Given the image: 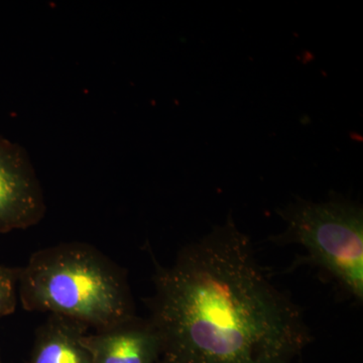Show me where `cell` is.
I'll use <instances>...</instances> for the list:
<instances>
[{
  "instance_id": "6da1fadb",
  "label": "cell",
  "mask_w": 363,
  "mask_h": 363,
  "mask_svg": "<svg viewBox=\"0 0 363 363\" xmlns=\"http://www.w3.org/2000/svg\"><path fill=\"white\" fill-rule=\"evenodd\" d=\"M147 318L159 363H294L312 342L304 313L272 283L233 215L155 264Z\"/></svg>"
},
{
  "instance_id": "7a4b0ae2",
  "label": "cell",
  "mask_w": 363,
  "mask_h": 363,
  "mask_svg": "<svg viewBox=\"0 0 363 363\" xmlns=\"http://www.w3.org/2000/svg\"><path fill=\"white\" fill-rule=\"evenodd\" d=\"M18 293L26 311L68 318L94 331L136 316L126 272L77 241L33 253L20 267Z\"/></svg>"
},
{
  "instance_id": "3957f363",
  "label": "cell",
  "mask_w": 363,
  "mask_h": 363,
  "mask_svg": "<svg viewBox=\"0 0 363 363\" xmlns=\"http://www.w3.org/2000/svg\"><path fill=\"white\" fill-rule=\"evenodd\" d=\"M278 214L286 228L276 240L296 243L312 266L333 281L344 297L363 302V208L334 194L328 201L297 198Z\"/></svg>"
},
{
  "instance_id": "277c9868",
  "label": "cell",
  "mask_w": 363,
  "mask_h": 363,
  "mask_svg": "<svg viewBox=\"0 0 363 363\" xmlns=\"http://www.w3.org/2000/svg\"><path fill=\"white\" fill-rule=\"evenodd\" d=\"M45 211L44 191L28 150L0 135V234L37 225Z\"/></svg>"
},
{
  "instance_id": "5b68a950",
  "label": "cell",
  "mask_w": 363,
  "mask_h": 363,
  "mask_svg": "<svg viewBox=\"0 0 363 363\" xmlns=\"http://www.w3.org/2000/svg\"><path fill=\"white\" fill-rule=\"evenodd\" d=\"M93 363H159L161 344L149 319L133 317L81 338Z\"/></svg>"
},
{
  "instance_id": "8992f818",
  "label": "cell",
  "mask_w": 363,
  "mask_h": 363,
  "mask_svg": "<svg viewBox=\"0 0 363 363\" xmlns=\"http://www.w3.org/2000/svg\"><path fill=\"white\" fill-rule=\"evenodd\" d=\"M87 332L80 322L50 315L35 333L28 363H93L81 341Z\"/></svg>"
},
{
  "instance_id": "52a82bcc",
  "label": "cell",
  "mask_w": 363,
  "mask_h": 363,
  "mask_svg": "<svg viewBox=\"0 0 363 363\" xmlns=\"http://www.w3.org/2000/svg\"><path fill=\"white\" fill-rule=\"evenodd\" d=\"M20 267L0 266V319L16 311L18 304Z\"/></svg>"
},
{
  "instance_id": "ba28073f",
  "label": "cell",
  "mask_w": 363,
  "mask_h": 363,
  "mask_svg": "<svg viewBox=\"0 0 363 363\" xmlns=\"http://www.w3.org/2000/svg\"><path fill=\"white\" fill-rule=\"evenodd\" d=\"M0 363H4L2 362L1 357H0Z\"/></svg>"
}]
</instances>
